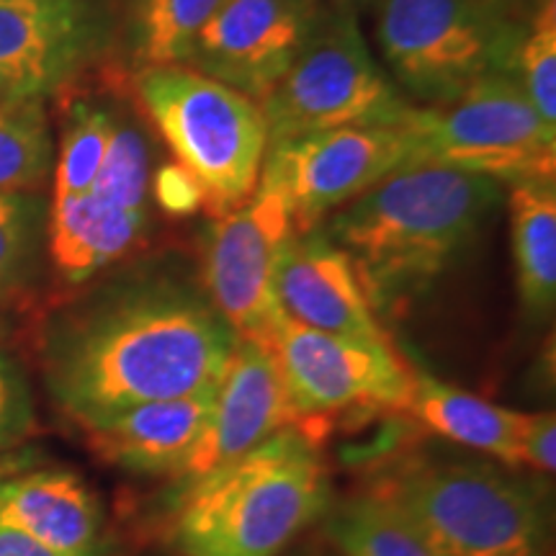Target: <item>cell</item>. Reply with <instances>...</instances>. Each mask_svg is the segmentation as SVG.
Masks as SVG:
<instances>
[{"mask_svg": "<svg viewBox=\"0 0 556 556\" xmlns=\"http://www.w3.org/2000/svg\"><path fill=\"white\" fill-rule=\"evenodd\" d=\"M9 471H11L9 464H3V462H0V479H3L5 475H9Z\"/></svg>", "mask_w": 556, "mask_h": 556, "instance_id": "cell-35", "label": "cell"}, {"mask_svg": "<svg viewBox=\"0 0 556 556\" xmlns=\"http://www.w3.org/2000/svg\"><path fill=\"white\" fill-rule=\"evenodd\" d=\"M0 556H67L54 552V548L39 544L37 539L26 536L16 528L0 523Z\"/></svg>", "mask_w": 556, "mask_h": 556, "instance_id": "cell-30", "label": "cell"}, {"mask_svg": "<svg viewBox=\"0 0 556 556\" xmlns=\"http://www.w3.org/2000/svg\"><path fill=\"white\" fill-rule=\"evenodd\" d=\"M319 0H227L186 65L261 103L323 21Z\"/></svg>", "mask_w": 556, "mask_h": 556, "instance_id": "cell-12", "label": "cell"}, {"mask_svg": "<svg viewBox=\"0 0 556 556\" xmlns=\"http://www.w3.org/2000/svg\"><path fill=\"white\" fill-rule=\"evenodd\" d=\"M377 45L400 90L428 106L510 75L518 29L479 0H377Z\"/></svg>", "mask_w": 556, "mask_h": 556, "instance_id": "cell-8", "label": "cell"}, {"mask_svg": "<svg viewBox=\"0 0 556 556\" xmlns=\"http://www.w3.org/2000/svg\"><path fill=\"white\" fill-rule=\"evenodd\" d=\"M0 106H3V103H0Z\"/></svg>", "mask_w": 556, "mask_h": 556, "instance_id": "cell-37", "label": "cell"}, {"mask_svg": "<svg viewBox=\"0 0 556 556\" xmlns=\"http://www.w3.org/2000/svg\"><path fill=\"white\" fill-rule=\"evenodd\" d=\"M0 523L60 554L99 552V503L73 471H31L0 479Z\"/></svg>", "mask_w": 556, "mask_h": 556, "instance_id": "cell-17", "label": "cell"}, {"mask_svg": "<svg viewBox=\"0 0 556 556\" xmlns=\"http://www.w3.org/2000/svg\"><path fill=\"white\" fill-rule=\"evenodd\" d=\"M510 75L523 88L528 101L548 124L556 127V3L541 0V5L518 29Z\"/></svg>", "mask_w": 556, "mask_h": 556, "instance_id": "cell-27", "label": "cell"}, {"mask_svg": "<svg viewBox=\"0 0 556 556\" xmlns=\"http://www.w3.org/2000/svg\"><path fill=\"white\" fill-rule=\"evenodd\" d=\"M287 426H294V413L274 356L253 340L238 338L214 392L212 413L180 477L193 482Z\"/></svg>", "mask_w": 556, "mask_h": 556, "instance_id": "cell-13", "label": "cell"}, {"mask_svg": "<svg viewBox=\"0 0 556 556\" xmlns=\"http://www.w3.org/2000/svg\"><path fill=\"white\" fill-rule=\"evenodd\" d=\"M3 336H5V325L0 323V338H3Z\"/></svg>", "mask_w": 556, "mask_h": 556, "instance_id": "cell-36", "label": "cell"}, {"mask_svg": "<svg viewBox=\"0 0 556 556\" xmlns=\"http://www.w3.org/2000/svg\"><path fill=\"white\" fill-rule=\"evenodd\" d=\"M268 142L364 124L405 122V99L368 50L356 9L336 5L261 103Z\"/></svg>", "mask_w": 556, "mask_h": 556, "instance_id": "cell-7", "label": "cell"}, {"mask_svg": "<svg viewBox=\"0 0 556 556\" xmlns=\"http://www.w3.org/2000/svg\"><path fill=\"white\" fill-rule=\"evenodd\" d=\"M227 0H129L135 65H186L199 34Z\"/></svg>", "mask_w": 556, "mask_h": 556, "instance_id": "cell-22", "label": "cell"}, {"mask_svg": "<svg viewBox=\"0 0 556 556\" xmlns=\"http://www.w3.org/2000/svg\"><path fill=\"white\" fill-rule=\"evenodd\" d=\"M409 165H441L497 184L554 180L556 127L513 75H486L456 99L407 114Z\"/></svg>", "mask_w": 556, "mask_h": 556, "instance_id": "cell-6", "label": "cell"}, {"mask_svg": "<svg viewBox=\"0 0 556 556\" xmlns=\"http://www.w3.org/2000/svg\"><path fill=\"white\" fill-rule=\"evenodd\" d=\"M548 556H552V554H548Z\"/></svg>", "mask_w": 556, "mask_h": 556, "instance_id": "cell-38", "label": "cell"}, {"mask_svg": "<svg viewBox=\"0 0 556 556\" xmlns=\"http://www.w3.org/2000/svg\"><path fill=\"white\" fill-rule=\"evenodd\" d=\"M510 238L518 296L531 323H546L556 304V186L523 180L510 186Z\"/></svg>", "mask_w": 556, "mask_h": 556, "instance_id": "cell-20", "label": "cell"}, {"mask_svg": "<svg viewBox=\"0 0 556 556\" xmlns=\"http://www.w3.org/2000/svg\"><path fill=\"white\" fill-rule=\"evenodd\" d=\"M114 114L99 103L75 101L62 129L60 152L54 160V197L65 199L88 193L106 155Z\"/></svg>", "mask_w": 556, "mask_h": 556, "instance_id": "cell-25", "label": "cell"}, {"mask_svg": "<svg viewBox=\"0 0 556 556\" xmlns=\"http://www.w3.org/2000/svg\"><path fill=\"white\" fill-rule=\"evenodd\" d=\"M407 160L405 122L312 131L268 142L258 186L281 197L294 232H309Z\"/></svg>", "mask_w": 556, "mask_h": 556, "instance_id": "cell-9", "label": "cell"}, {"mask_svg": "<svg viewBox=\"0 0 556 556\" xmlns=\"http://www.w3.org/2000/svg\"><path fill=\"white\" fill-rule=\"evenodd\" d=\"M358 3H368V0H336V5H345V9H356Z\"/></svg>", "mask_w": 556, "mask_h": 556, "instance_id": "cell-34", "label": "cell"}, {"mask_svg": "<svg viewBox=\"0 0 556 556\" xmlns=\"http://www.w3.org/2000/svg\"><path fill=\"white\" fill-rule=\"evenodd\" d=\"M420 528L438 556H548L544 495L505 464L477 456L413 454L371 486Z\"/></svg>", "mask_w": 556, "mask_h": 556, "instance_id": "cell-4", "label": "cell"}, {"mask_svg": "<svg viewBox=\"0 0 556 556\" xmlns=\"http://www.w3.org/2000/svg\"><path fill=\"white\" fill-rule=\"evenodd\" d=\"M106 37L99 0H0V70L39 96L96 58Z\"/></svg>", "mask_w": 556, "mask_h": 556, "instance_id": "cell-15", "label": "cell"}, {"mask_svg": "<svg viewBox=\"0 0 556 556\" xmlns=\"http://www.w3.org/2000/svg\"><path fill=\"white\" fill-rule=\"evenodd\" d=\"M278 309L304 328L353 338H387L351 258L323 227L294 232L274 274Z\"/></svg>", "mask_w": 556, "mask_h": 556, "instance_id": "cell-14", "label": "cell"}, {"mask_svg": "<svg viewBox=\"0 0 556 556\" xmlns=\"http://www.w3.org/2000/svg\"><path fill=\"white\" fill-rule=\"evenodd\" d=\"M520 467L539 475H554L556 469V415L526 413L523 435H520Z\"/></svg>", "mask_w": 556, "mask_h": 556, "instance_id": "cell-29", "label": "cell"}, {"mask_svg": "<svg viewBox=\"0 0 556 556\" xmlns=\"http://www.w3.org/2000/svg\"><path fill=\"white\" fill-rule=\"evenodd\" d=\"M294 235L281 197L258 186L245 204L212 217L204 238V294L235 336L266 345L281 309L274 274L287 240Z\"/></svg>", "mask_w": 556, "mask_h": 556, "instance_id": "cell-11", "label": "cell"}, {"mask_svg": "<svg viewBox=\"0 0 556 556\" xmlns=\"http://www.w3.org/2000/svg\"><path fill=\"white\" fill-rule=\"evenodd\" d=\"M148 212L111 206L96 193L52 199L47 253L65 283H83L114 266L142 240Z\"/></svg>", "mask_w": 556, "mask_h": 556, "instance_id": "cell-18", "label": "cell"}, {"mask_svg": "<svg viewBox=\"0 0 556 556\" xmlns=\"http://www.w3.org/2000/svg\"><path fill=\"white\" fill-rule=\"evenodd\" d=\"M281 371L294 426L351 407L402 409L413 368L387 338H353L278 319L263 345Z\"/></svg>", "mask_w": 556, "mask_h": 556, "instance_id": "cell-10", "label": "cell"}, {"mask_svg": "<svg viewBox=\"0 0 556 556\" xmlns=\"http://www.w3.org/2000/svg\"><path fill=\"white\" fill-rule=\"evenodd\" d=\"M52 170V135L45 96L9 101L0 106V191L41 186Z\"/></svg>", "mask_w": 556, "mask_h": 556, "instance_id": "cell-23", "label": "cell"}, {"mask_svg": "<svg viewBox=\"0 0 556 556\" xmlns=\"http://www.w3.org/2000/svg\"><path fill=\"white\" fill-rule=\"evenodd\" d=\"M330 505L317 438L287 426L193 479L173 516L170 541L184 556H283Z\"/></svg>", "mask_w": 556, "mask_h": 556, "instance_id": "cell-3", "label": "cell"}, {"mask_svg": "<svg viewBox=\"0 0 556 556\" xmlns=\"http://www.w3.org/2000/svg\"><path fill=\"white\" fill-rule=\"evenodd\" d=\"M289 556H338L332 554L330 548H323V546H304V548H296V552H291Z\"/></svg>", "mask_w": 556, "mask_h": 556, "instance_id": "cell-32", "label": "cell"}, {"mask_svg": "<svg viewBox=\"0 0 556 556\" xmlns=\"http://www.w3.org/2000/svg\"><path fill=\"white\" fill-rule=\"evenodd\" d=\"M503 201V184L441 165H409L328 217L374 312L400 315L477 238Z\"/></svg>", "mask_w": 556, "mask_h": 556, "instance_id": "cell-2", "label": "cell"}, {"mask_svg": "<svg viewBox=\"0 0 556 556\" xmlns=\"http://www.w3.org/2000/svg\"><path fill=\"white\" fill-rule=\"evenodd\" d=\"M150 144L137 124L116 119L111 129L106 155L93 180L90 193L111 206L129 208V212H148L150 197Z\"/></svg>", "mask_w": 556, "mask_h": 556, "instance_id": "cell-26", "label": "cell"}, {"mask_svg": "<svg viewBox=\"0 0 556 556\" xmlns=\"http://www.w3.org/2000/svg\"><path fill=\"white\" fill-rule=\"evenodd\" d=\"M479 3L486 5V9H492V11H500V13H503V9H505L507 3H510V0H479Z\"/></svg>", "mask_w": 556, "mask_h": 556, "instance_id": "cell-33", "label": "cell"}, {"mask_svg": "<svg viewBox=\"0 0 556 556\" xmlns=\"http://www.w3.org/2000/svg\"><path fill=\"white\" fill-rule=\"evenodd\" d=\"M400 413L415 417L430 433L446 438L456 446L497 458L507 467H520L526 413L477 397L426 371H413Z\"/></svg>", "mask_w": 556, "mask_h": 556, "instance_id": "cell-19", "label": "cell"}, {"mask_svg": "<svg viewBox=\"0 0 556 556\" xmlns=\"http://www.w3.org/2000/svg\"><path fill=\"white\" fill-rule=\"evenodd\" d=\"M135 90L212 217L253 197L268 150L258 103L189 65L139 67Z\"/></svg>", "mask_w": 556, "mask_h": 556, "instance_id": "cell-5", "label": "cell"}, {"mask_svg": "<svg viewBox=\"0 0 556 556\" xmlns=\"http://www.w3.org/2000/svg\"><path fill=\"white\" fill-rule=\"evenodd\" d=\"M37 430V413L26 374L0 351V454L21 446Z\"/></svg>", "mask_w": 556, "mask_h": 556, "instance_id": "cell-28", "label": "cell"}, {"mask_svg": "<svg viewBox=\"0 0 556 556\" xmlns=\"http://www.w3.org/2000/svg\"><path fill=\"white\" fill-rule=\"evenodd\" d=\"M217 387L186 397L155 400L86 426L93 454L135 475L180 477L193 443L204 430Z\"/></svg>", "mask_w": 556, "mask_h": 556, "instance_id": "cell-16", "label": "cell"}, {"mask_svg": "<svg viewBox=\"0 0 556 556\" xmlns=\"http://www.w3.org/2000/svg\"><path fill=\"white\" fill-rule=\"evenodd\" d=\"M41 204L24 191H0V307L29 294L37 276Z\"/></svg>", "mask_w": 556, "mask_h": 556, "instance_id": "cell-24", "label": "cell"}, {"mask_svg": "<svg viewBox=\"0 0 556 556\" xmlns=\"http://www.w3.org/2000/svg\"><path fill=\"white\" fill-rule=\"evenodd\" d=\"M29 96H39V93L24 78H18V75L0 70V103L29 99Z\"/></svg>", "mask_w": 556, "mask_h": 556, "instance_id": "cell-31", "label": "cell"}, {"mask_svg": "<svg viewBox=\"0 0 556 556\" xmlns=\"http://www.w3.org/2000/svg\"><path fill=\"white\" fill-rule=\"evenodd\" d=\"M325 533L340 556H438L392 500L364 492L328 507Z\"/></svg>", "mask_w": 556, "mask_h": 556, "instance_id": "cell-21", "label": "cell"}, {"mask_svg": "<svg viewBox=\"0 0 556 556\" xmlns=\"http://www.w3.org/2000/svg\"><path fill=\"white\" fill-rule=\"evenodd\" d=\"M238 336L204 289L173 274L122 283L47 345V384L80 428L144 402L217 387Z\"/></svg>", "mask_w": 556, "mask_h": 556, "instance_id": "cell-1", "label": "cell"}]
</instances>
